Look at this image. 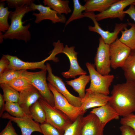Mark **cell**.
I'll return each mask as SVG.
<instances>
[{
  "label": "cell",
  "instance_id": "6da1fadb",
  "mask_svg": "<svg viewBox=\"0 0 135 135\" xmlns=\"http://www.w3.org/2000/svg\"><path fill=\"white\" fill-rule=\"evenodd\" d=\"M108 102L118 112L124 116L135 112V83L126 81L113 86Z\"/></svg>",
  "mask_w": 135,
  "mask_h": 135
},
{
  "label": "cell",
  "instance_id": "7a4b0ae2",
  "mask_svg": "<svg viewBox=\"0 0 135 135\" xmlns=\"http://www.w3.org/2000/svg\"><path fill=\"white\" fill-rule=\"evenodd\" d=\"M31 11L32 10L28 5L22 6L12 11L8 17L11 24L8 30L4 34V39H16L23 40L26 42L30 40L31 34L28 29L30 24L28 23L24 26L22 20L26 14Z\"/></svg>",
  "mask_w": 135,
  "mask_h": 135
},
{
  "label": "cell",
  "instance_id": "3957f363",
  "mask_svg": "<svg viewBox=\"0 0 135 135\" xmlns=\"http://www.w3.org/2000/svg\"><path fill=\"white\" fill-rule=\"evenodd\" d=\"M47 70L46 69L37 72H30L24 70L21 77L35 87L46 101L54 106V96L46 82Z\"/></svg>",
  "mask_w": 135,
  "mask_h": 135
},
{
  "label": "cell",
  "instance_id": "277c9868",
  "mask_svg": "<svg viewBox=\"0 0 135 135\" xmlns=\"http://www.w3.org/2000/svg\"><path fill=\"white\" fill-rule=\"evenodd\" d=\"M38 100L45 113V122L50 124L64 134L66 129L73 122L65 114L50 104L42 97Z\"/></svg>",
  "mask_w": 135,
  "mask_h": 135
},
{
  "label": "cell",
  "instance_id": "5b68a950",
  "mask_svg": "<svg viewBox=\"0 0 135 135\" xmlns=\"http://www.w3.org/2000/svg\"><path fill=\"white\" fill-rule=\"evenodd\" d=\"M86 65L89 72L90 80V86L86 90V91L108 95L110 92L109 88L114 78V75H102L96 70L94 64L90 62H86Z\"/></svg>",
  "mask_w": 135,
  "mask_h": 135
},
{
  "label": "cell",
  "instance_id": "8992f818",
  "mask_svg": "<svg viewBox=\"0 0 135 135\" xmlns=\"http://www.w3.org/2000/svg\"><path fill=\"white\" fill-rule=\"evenodd\" d=\"M85 17L91 19L94 24V26H89L88 29L90 31L96 32L99 34L106 44L110 45L114 42L118 38V36L121 31L123 30L128 26L126 23H116L113 32L106 31L102 29L96 20L94 12H84Z\"/></svg>",
  "mask_w": 135,
  "mask_h": 135
},
{
  "label": "cell",
  "instance_id": "52a82bcc",
  "mask_svg": "<svg viewBox=\"0 0 135 135\" xmlns=\"http://www.w3.org/2000/svg\"><path fill=\"white\" fill-rule=\"evenodd\" d=\"M99 40L98 46L94 59V65L98 73L103 75H108L110 72L111 67L109 45L105 43L101 37Z\"/></svg>",
  "mask_w": 135,
  "mask_h": 135
},
{
  "label": "cell",
  "instance_id": "ba28073f",
  "mask_svg": "<svg viewBox=\"0 0 135 135\" xmlns=\"http://www.w3.org/2000/svg\"><path fill=\"white\" fill-rule=\"evenodd\" d=\"M131 50L122 42L118 38L109 45L111 66L116 69L121 68L129 56Z\"/></svg>",
  "mask_w": 135,
  "mask_h": 135
},
{
  "label": "cell",
  "instance_id": "9c48e42d",
  "mask_svg": "<svg viewBox=\"0 0 135 135\" xmlns=\"http://www.w3.org/2000/svg\"><path fill=\"white\" fill-rule=\"evenodd\" d=\"M46 69L48 72L47 80L53 86L56 90L64 96L69 102L73 106L78 107L82 104V98L76 96L70 93L66 88L62 79L55 76L52 73V70L50 64H46Z\"/></svg>",
  "mask_w": 135,
  "mask_h": 135
},
{
  "label": "cell",
  "instance_id": "30bf717a",
  "mask_svg": "<svg viewBox=\"0 0 135 135\" xmlns=\"http://www.w3.org/2000/svg\"><path fill=\"white\" fill-rule=\"evenodd\" d=\"M48 84L54 96V107L65 114L73 122H74L80 115V107L71 104L64 96L56 90L53 86L49 82Z\"/></svg>",
  "mask_w": 135,
  "mask_h": 135
},
{
  "label": "cell",
  "instance_id": "8fae6325",
  "mask_svg": "<svg viewBox=\"0 0 135 135\" xmlns=\"http://www.w3.org/2000/svg\"><path fill=\"white\" fill-rule=\"evenodd\" d=\"M30 8L34 11L38 10L39 13L34 12L33 15L36 17L34 22L36 24L39 23L42 20H50L52 23L61 22L65 23L66 18L63 14H60L56 11L52 10L49 7L41 4H36L32 2L29 6Z\"/></svg>",
  "mask_w": 135,
  "mask_h": 135
},
{
  "label": "cell",
  "instance_id": "7c38bea8",
  "mask_svg": "<svg viewBox=\"0 0 135 135\" xmlns=\"http://www.w3.org/2000/svg\"><path fill=\"white\" fill-rule=\"evenodd\" d=\"M1 117L2 118L8 119L16 123L20 129V135H31L32 133L34 132L42 133L40 124L33 120L30 115L18 118L12 116L8 112H5L2 114Z\"/></svg>",
  "mask_w": 135,
  "mask_h": 135
},
{
  "label": "cell",
  "instance_id": "4fadbf2b",
  "mask_svg": "<svg viewBox=\"0 0 135 135\" xmlns=\"http://www.w3.org/2000/svg\"><path fill=\"white\" fill-rule=\"evenodd\" d=\"M135 2V0H118L106 10L96 14V20L98 22L108 18H118L122 21L126 15L123 13L124 9Z\"/></svg>",
  "mask_w": 135,
  "mask_h": 135
},
{
  "label": "cell",
  "instance_id": "5bb4252c",
  "mask_svg": "<svg viewBox=\"0 0 135 135\" xmlns=\"http://www.w3.org/2000/svg\"><path fill=\"white\" fill-rule=\"evenodd\" d=\"M105 125L94 114L90 112L82 118L80 135H103Z\"/></svg>",
  "mask_w": 135,
  "mask_h": 135
},
{
  "label": "cell",
  "instance_id": "9a60e30c",
  "mask_svg": "<svg viewBox=\"0 0 135 135\" xmlns=\"http://www.w3.org/2000/svg\"><path fill=\"white\" fill-rule=\"evenodd\" d=\"M75 48L74 46L69 47L66 45L61 52V53L64 54L68 58L70 63L69 70L61 73L62 76L66 78H75L77 76L87 74L86 72L81 68L78 64L77 56L78 53L75 50Z\"/></svg>",
  "mask_w": 135,
  "mask_h": 135
},
{
  "label": "cell",
  "instance_id": "2e32d148",
  "mask_svg": "<svg viewBox=\"0 0 135 135\" xmlns=\"http://www.w3.org/2000/svg\"><path fill=\"white\" fill-rule=\"evenodd\" d=\"M84 97L82 98V104L80 107V115H83L90 108L104 105L109 101L108 95L92 92H86Z\"/></svg>",
  "mask_w": 135,
  "mask_h": 135
},
{
  "label": "cell",
  "instance_id": "e0dca14e",
  "mask_svg": "<svg viewBox=\"0 0 135 135\" xmlns=\"http://www.w3.org/2000/svg\"><path fill=\"white\" fill-rule=\"evenodd\" d=\"M10 62L8 68L19 70H35L37 68L41 70L46 69L44 64L47 60H50L49 56L40 62H25L20 60L16 56L8 54L4 55Z\"/></svg>",
  "mask_w": 135,
  "mask_h": 135
},
{
  "label": "cell",
  "instance_id": "ac0fdd59",
  "mask_svg": "<svg viewBox=\"0 0 135 135\" xmlns=\"http://www.w3.org/2000/svg\"><path fill=\"white\" fill-rule=\"evenodd\" d=\"M18 103L27 115H30V107L42 97L38 90L33 86L19 92Z\"/></svg>",
  "mask_w": 135,
  "mask_h": 135
},
{
  "label": "cell",
  "instance_id": "d6986e66",
  "mask_svg": "<svg viewBox=\"0 0 135 135\" xmlns=\"http://www.w3.org/2000/svg\"><path fill=\"white\" fill-rule=\"evenodd\" d=\"M90 112L94 114L105 125L114 119H118L120 115L108 102L98 108H94Z\"/></svg>",
  "mask_w": 135,
  "mask_h": 135
},
{
  "label": "cell",
  "instance_id": "ffe728a7",
  "mask_svg": "<svg viewBox=\"0 0 135 135\" xmlns=\"http://www.w3.org/2000/svg\"><path fill=\"white\" fill-rule=\"evenodd\" d=\"M118 0H87L84 5L85 12L98 11L102 12L107 10Z\"/></svg>",
  "mask_w": 135,
  "mask_h": 135
},
{
  "label": "cell",
  "instance_id": "44dd1931",
  "mask_svg": "<svg viewBox=\"0 0 135 135\" xmlns=\"http://www.w3.org/2000/svg\"><path fill=\"white\" fill-rule=\"evenodd\" d=\"M121 68L124 72L126 81L135 83V49L131 50Z\"/></svg>",
  "mask_w": 135,
  "mask_h": 135
},
{
  "label": "cell",
  "instance_id": "7402d4cb",
  "mask_svg": "<svg viewBox=\"0 0 135 135\" xmlns=\"http://www.w3.org/2000/svg\"><path fill=\"white\" fill-rule=\"evenodd\" d=\"M90 80L89 75L83 74L77 78L70 81H66V82L67 84L71 86L78 93L80 98H82L85 95L86 86Z\"/></svg>",
  "mask_w": 135,
  "mask_h": 135
},
{
  "label": "cell",
  "instance_id": "603a6c76",
  "mask_svg": "<svg viewBox=\"0 0 135 135\" xmlns=\"http://www.w3.org/2000/svg\"><path fill=\"white\" fill-rule=\"evenodd\" d=\"M128 25L131 26L129 29L125 28L121 31V36L119 40L129 48L131 50L135 49V24L128 22Z\"/></svg>",
  "mask_w": 135,
  "mask_h": 135
},
{
  "label": "cell",
  "instance_id": "cb8c5ba5",
  "mask_svg": "<svg viewBox=\"0 0 135 135\" xmlns=\"http://www.w3.org/2000/svg\"><path fill=\"white\" fill-rule=\"evenodd\" d=\"M69 1L68 0H44V6H46L60 14H68L72 10L69 6Z\"/></svg>",
  "mask_w": 135,
  "mask_h": 135
},
{
  "label": "cell",
  "instance_id": "d4e9b609",
  "mask_svg": "<svg viewBox=\"0 0 135 135\" xmlns=\"http://www.w3.org/2000/svg\"><path fill=\"white\" fill-rule=\"evenodd\" d=\"M30 114L34 120L40 124L46 121V116L44 111L38 100L30 107Z\"/></svg>",
  "mask_w": 135,
  "mask_h": 135
},
{
  "label": "cell",
  "instance_id": "484cf974",
  "mask_svg": "<svg viewBox=\"0 0 135 135\" xmlns=\"http://www.w3.org/2000/svg\"><path fill=\"white\" fill-rule=\"evenodd\" d=\"M2 89L3 96L5 101L14 102H18L20 93L8 84H0Z\"/></svg>",
  "mask_w": 135,
  "mask_h": 135
},
{
  "label": "cell",
  "instance_id": "4316f807",
  "mask_svg": "<svg viewBox=\"0 0 135 135\" xmlns=\"http://www.w3.org/2000/svg\"><path fill=\"white\" fill-rule=\"evenodd\" d=\"M5 3H0V31L5 33L8 29L10 25L8 22V18L12 11L8 10V7H4Z\"/></svg>",
  "mask_w": 135,
  "mask_h": 135
},
{
  "label": "cell",
  "instance_id": "83f0119b",
  "mask_svg": "<svg viewBox=\"0 0 135 135\" xmlns=\"http://www.w3.org/2000/svg\"><path fill=\"white\" fill-rule=\"evenodd\" d=\"M74 9L73 12L68 20L65 23V27L70 22L85 17L84 13L82 12L86 10L84 6L81 4L78 0H73Z\"/></svg>",
  "mask_w": 135,
  "mask_h": 135
},
{
  "label": "cell",
  "instance_id": "f1b7e54d",
  "mask_svg": "<svg viewBox=\"0 0 135 135\" xmlns=\"http://www.w3.org/2000/svg\"><path fill=\"white\" fill-rule=\"evenodd\" d=\"M5 110L12 116L18 118L27 115L18 102H6Z\"/></svg>",
  "mask_w": 135,
  "mask_h": 135
},
{
  "label": "cell",
  "instance_id": "f546056e",
  "mask_svg": "<svg viewBox=\"0 0 135 135\" xmlns=\"http://www.w3.org/2000/svg\"><path fill=\"white\" fill-rule=\"evenodd\" d=\"M24 70L7 69L0 75V84H8L14 79L21 76Z\"/></svg>",
  "mask_w": 135,
  "mask_h": 135
},
{
  "label": "cell",
  "instance_id": "4dcf8cb0",
  "mask_svg": "<svg viewBox=\"0 0 135 135\" xmlns=\"http://www.w3.org/2000/svg\"><path fill=\"white\" fill-rule=\"evenodd\" d=\"M83 115H80L76 120L65 130L63 135H80Z\"/></svg>",
  "mask_w": 135,
  "mask_h": 135
},
{
  "label": "cell",
  "instance_id": "1f68e13d",
  "mask_svg": "<svg viewBox=\"0 0 135 135\" xmlns=\"http://www.w3.org/2000/svg\"><path fill=\"white\" fill-rule=\"evenodd\" d=\"M8 84L19 92L33 86L21 76L14 79Z\"/></svg>",
  "mask_w": 135,
  "mask_h": 135
},
{
  "label": "cell",
  "instance_id": "d6a6232c",
  "mask_svg": "<svg viewBox=\"0 0 135 135\" xmlns=\"http://www.w3.org/2000/svg\"><path fill=\"white\" fill-rule=\"evenodd\" d=\"M40 126L42 133L44 135H63V134L46 122L40 124Z\"/></svg>",
  "mask_w": 135,
  "mask_h": 135
},
{
  "label": "cell",
  "instance_id": "836d02e7",
  "mask_svg": "<svg viewBox=\"0 0 135 135\" xmlns=\"http://www.w3.org/2000/svg\"><path fill=\"white\" fill-rule=\"evenodd\" d=\"M120 122L122 125L129 126L135 130V114L132 113L122 117Z\"/></svg>",
  "mask_w": 135,
  "mask_h": 135
},
{
  "label": "cell",
  "instance_id": "e575fe53",
  "mask_svg": "<svg viewBox=\"0 0 135 135\" xmlns=\"http://www.w3.org/2000/svg\"><path fill=\"white\" fill-rule=\"evenodd\" d=\"M6 2L10 8H15L22 6L30 5L34 0H6Z\"/></svg>",
  "mask_w": 135,
  "mask_h": 135
},
{
  "label": "cell",
  "instance_id": "d590c367",
  "mask_svg": "<svg viewBox=\"0 0 135 135\" xmlns=\"http://www.w3.org/2000/svg\"><path fill=\"white\" fill-rule=\"evenodd\" d=\"M0 135H18L13 126L12 121L8 122L6 127L0 133Z\"/></svg>",
  "mask_w": 135,
  "mask_h": 135
},
{
  "label": "cell",
  "instance_id": "8d00e7d4",
  "mask_svg": "<svg viewBox=\"0 0 135 135\" xmlns=\"http://www.w3.org/2000/svg\"><path fill=\"white\" fill-rule=\"evenodd\" d=\"M10 64L9 60L3 55L0 60V75L7 69Z\"/></svg>",
  "mask_w": 135,
  "mask_h": 135
},
{
  "label": "cell",
  "instance_id": "74e56055",
  "mask_svg": "<svg viewBox=\"0 0 135 135\" xmlns=\"http://www.w3.org/2000/svg\"><path fill=\"white\" fill-rule=\"evenodd\" d=\"M119 128L122 135H135V130L129 126L122 125Z\"/></svg>",
  "mask_w": 135,
  "mask_h": 135
},
{
  "label": "cell",
  "instance_id": "f35d334b",
  "mask_svg": "<svg viewBox=\"0 0 135 135\" xmlns=\"http://www.w3.org/2000/svg\"><path fill=\"white\" fill-rule=\"evenodd\" d=\"M123 13L128 14L135 22V6L134 4H132L130 5L127 10L124 11Z\"/></svg>",
  "mask_w": 135,
  "mask_h": 135
},
{
  "label": "cell",
  "instance_id": "ab89813d",
  "mask_svg": "<svg viewBox=\"0 0 135 135\" xmlns=\"http://www.w3.org/2000/svg\"><path fill=\"white\" fill-rule=\"evenodd\" d=\"M3 95L0 94V116L1 117L4 112L5 110L6 104Z\"/></svg>",
  "mask_w": 135,
  "mask_h": 135
},
{
  "label": "cell",
  "instance_id": "60d3db41",
  "mask_svg": "<svg viewBox=\"0 0 135 135\" xmlns=\"http://www.w3.org/2000/svg\"><path fill=\"white\" fill-rule=\"evenodd\" d=\"M4 34L2 32L0 31V43H2L3 41Z\"/></svg>",
  "mask_w": 135,
  "mask_h": 135
},
{
  "label": "cell",
  "instance_id": "b9f144b4",
  "mask_svg": "<svg viewBox=\"0 0 135 135\" xmlns=\"http://www.w3.org/2000/svg\"><path fill=\"white\" fill-rule=\"evenodd\" d=\"M133 4H134V6H135V2Z\"/></svg>",
  "mask_w": 135,
  "mask_h": 135
}]
</instances>
